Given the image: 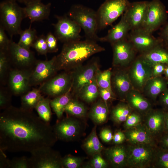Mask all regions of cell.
Masks as SVG:
<instances>
[{"label":"cell","mask_w":168,"mask_h":168,"mask_svg":"<svg viewBox=\"0 0 168 168\" xmlns=\"http://www.w3.org/2000/svg\"><path fill=\"white\" fill-rule=\"evenodd\" d=\"M126 68L133 89L142 93L146 83L152 77V66L139 54Z\"/></svg>","instance_id":"cell-7"},{"label":"cell","mask_w":168,"mask_h":168,"mask_svg":"<svg viewBox=\"0 0 168 168\" xmlns=\"http://www.w3.org/2000/svg\"><path fill=\"white\" fill-rule=\"evenodd\" d=\"M11 68L7 51L0 50V82L2 86L7 84L8 75Z\"/></svg>","instance_id":"cell-38"},{"label":"cell","mask_w":168,"mask_h":168,"mask_svg":"<svg viewBox=\"0 0 168 168\" xmlns=\"http://www.w3.org/2000/svg\"><path fill=\"white\" fill-rule=\"evenodd\" d=\"M149 2L141 1L130 3L123 15L131 30L141 28L147 11Z\"/></svg>","instance_id":"cell-19"},{"label":"cell","mask_w":168,"mask_h":168,"mask_svg":"<svg viewBox=\"0 0 168 168\" xmlns=\"http://www.w3.org/2000/svg\"><path fill=\"white\" fill-rule=\"evenodd\" d=\"M153 164L159 168H168V151L160 147L157 149Z\"/></svg>","instance_id":"cell-41"},{"label":"cell","mask_w":168,"mask_h":168,"mask_svg":"<svg viewBox=\"0 0 168 168\" xmlns=\"http://www.w3.org/2000/svg\"><path fill=\"white\" fill-rule=\"evenodd\" d=\"M145 96L142 92L133 89L127 94L125 100L133 110L145 116L152 109L151 102Z\"/></svg>","instance_id":"cell-22"},{"label":"cell","mask_w":168,"mask_h":168,"mask_svg":"<svg viewBox=\"0 0 168 168\" xmlns=\"http://www.w3.org/2000/svg\"><path fill=\"white\" fill-rule=\"evenodd\" d=\"M55 60L56 56L49 60H37L30 73V85L31 87L40 86L56 74L58 70Z\"/></svg>","instance_id":"cell-14"},{"label":"cell","mask_w":168,"mask_h":168,"mask_svg":"<svg viewBox=\"0 0 168 168\" xmlns=\"http://www.w3.org/2000/svg\"><path fill=\"white\" fill-rule=\"evenodd\" d=\"M16 2L24 4L26 5L30 3L37 2L41 1L42 0H15Z\"/></svg>","instance_id":"cell-58"},{"label":"cell","mask_w":168,"mask_h":168,"mask_svg":"<svg viewBox=\"0 0 168 168\" xmlns=\"http://www.w3.org/2000/svg\"><path fill=\"white\" fill-rule=\"evenodd\" d=\"M105 50L96 41L88 39L64 43L60 53L56 56L57 69L72 71L91 56Z\"/></svg>","instance_id":"cell-2"},{"label":"cell","mask_w":168,"mask_h":168,"mask_svg":"<svg viewBox=\"0 0 168 168\" xmlns=\"http://www.w3.org/2000/svg\"><path fill=\"white\" fill-rule=\"evenodd\" d=\"M96 126L92 128L90 133L84 140L82 147L86 153L92 156L95 154L101 153L104 147L100 141L96 134Z\"/></svg>","instance_id":"cell-29"},{"label":"cell","mask_w":168,"mask_h":168,"mask_svg":"<svg viewBox=\"0 0 168 168\" xmlns=\"http://www.w3.org/2000/svg\"><path fill=\"white\" fill-rule=\"evenodd\" d=\"M126 140V136L124 133L120 130L116 132L113 136V142L116 145L122 144Z\"/></svg>","instance_id":"cell-53"},{"label":"cell","mask_w":168,"mask_h":168,"mask_svg":"<svg viewBox=\"0 0 168 168\" xmlns=\"http://www.w3.org/2000/svg\"><path fill=\"white\" fill-rule=\"evenodd\" d=\"M57 139L53 127L33 111L12 105L0 115V149L11 152L52 147Z\"/></svg>","instance_id":"cell-1"},{"label":"cell","mask_w":168,"mask_h":168,"mask_svg":"<svg viewBox=\"0 0 168 168\" xmlns=\"http://www.w3.org/2000/svg\"><path fill=\"white\" fill-rule=\"evenodd\" d=\"M108 113L107 104L102 99L93 105L90 111L89 116L95 123L100 124L106 121Z\"/></svg>","instance_id":"cell-30"},{"label":"cell","mask_w":168,"mask_h":168,"mask_svg":"<svg viewBox=\"0 0 168 168\" xmlns=\"http://www.w3.org/2000/svg\"><path fill=\"white\" fill-rule=\"evenodd\" d=\"M168 81L162 76L152 77L145 84L142 93L153 101L167 88Z\"/></svg>","instance_id":"cell-26"},{"label":"cell","mask_w":168,"mask_h":168,"mask_svg":"<svg viewBox=\"0 0 168 168\" xmlns=\"http://www.w3.org/2000/svg\"><path fill=\"white\" fill-rule=\"evenodd\" d=\"M140 54L146 62L152 65L160 63L168 64V49L162 44Z\"/></svg>","instance_id":"cell-28"},{"label":"cell","mask_w":168,"mask_h":168,"mask_svg":"<svg viewBox=\"0 0 168 168\" xmlns=\"http://www.w3.org/2000/svg\"><path fill=\"white\" fill-rule=\"evenodd\" d=\"M99 95L96 76L82 88L78 96L83 100L87 103L94 101Z\"/></svg>","instance_id":"cell-33"},{"label":"cell","mask_w":168,"mask_h":168,"mask_svg":"<svg viewBox=\"0 0 168 168\" xmlns=\"http://www.w3.org/2000/svg\"><path fill=\"white\" fill-rule=\"evenodd\" d=\"M124 133L126 140L130 144H147L155 146L154 137L144 124L141 123L126 129Z\"/></svg>","instance_id":"cell-21"},{"label":"cell","mask_w":168,"mask_h":168,"mask_svg":"<svg viewBox=\"0 0 168 168\" xmlns=\"http://www.w3.org/2000/svg\"><path fill=\"white\" fill-rule=\"evenodd\" d=\"M9 168H31L30 158L25 156L14 158L10 160Z\"/></svg>","instance_id":"cell-46"},{"label":"cell","mask_w":168,"mask_h":168,"mask_svg":"<svg viewBox=\"0 0 168 168\" xmlns=\"http://www.w3.org/2000/svg\"><path fill=\"white\" fill-rule=\"evenodd\" d=\"M30 153L31 168H62V157L51 147H40Z\"/></svg>","instance_id":"cell-11"},{"label":"cell","mask_w":168,"mask_h":168,"mask_svg":"<svg viewBox=\"0 0 168 168\" xmlns=\"http://www.w3.org/2000/svg\"><path fill=\"white\" fill-rule=\"evenodd\" d=\"M105 153L109 163L114 168L127 166V147L120 144L106 149Z\"/></svg>","instance_id":"cell-27"},{"label":"cell","mask_w":168,"mask_h":168,"mask_svg":"<svg viewBox=\"0 0 168 168\" xmlns=\"http://www.w3.org/2000/svg\"><path fill=\"white\" fill-rule=\"evenodd\" d=\"M71 89L65 94L50 100L51 108L58 119L62 118L66 107L72 98L73 95Z\"/></svg>","instance_id":"cell-32"},{"label":"cell","mask_w":168,"mask_h":168,"mask_svg":"<svg viewBox=\"0 0 168 168\" xmlns=\"http://www.w3.org/2000/svg\"><path fill=\"white\" fill-rule=\"evenodd\" d=\"M53 127L57 139L65 142L74 140L81 132V125L77 120L71 116L60 119Z\"/></svg>","instance_id":"cell-16"},{"label":"cell","mask_w":168,"mask_h":168,"mask_svg":"<svg viewBox=\"0 0 168 168\" xmlns=\"http://www.w3.org/2000/svg\"><path fill=\"white\" fill-rule=\"evenodd\" d=\"M159 38L161 40L163 46L168 49V22L164 24Z\"/></svg>","instance_id":"cell-51"},{"label":"cell","mask_w":168,"mask_h":168,"mask_svg":"<svg viewBox=\"0 0 168 168\" xmlns=\"http://www.w3.org/2000/svg\"><path fill=\"white\" fill-rule=\"evenodd\" d=\"M50 100L49 98H44L43 96L35 109L40 118L48 124H50L52 115L50 105Z\"/></svg>","instance_id":"cell-35"},{"label":"cell","mask_w":168,"mask_h":168,"mask_svg":"<svg viewBox=\"0 0 168 168\" xmlns=\"http://www.w3.org/2000/svg\"><path fill=\"white\" fill-rule=\"evenodd\" d=\"M46 37L48 53L56 52L58 50L57 38L50 32L48 33Z\"/></svg>","instance_id":"cell-47"},{"label":"cell","mask_w":168,"mask_h":168,"mask_svg":"<svg viewBox=\"0 0 168 168\" xmlns=\"http://www.w3.org/2000/svg\"><path fill=\"white\" fill-rule=\"evenodd\" d=\"M67 15L75 21L84 31L86 39L99 41L96 11L80 4L72 6Z\"/></svg>","instance_id":"cell-3"},{"label":"cell","mask_w":168,"mask_h":168,"mask_svg":"<svg viewBox=\"0 0 168 168\" xmlns=\"http://www.w3.org/2000/svg\"><path fill=\"white\" fill-rule=\"evenodd\" d=\"M87 112L86 107L79 101L72 98L65 107V112L68 115L82 117L85 116Z\"/></svg>","instance_id":"cell-37"},{"label":"cell","mask_w":168,"mask_h":168,"mask_svg":"<svg viewBox=\"0 0 168 168\" xmlns=\"http://www.w3.org/2000/svg\"><path fill=\"white\" fill-rule=\"evenodd\" d=\"M98 90L99 95L107 104L108 100L115 99L116 97L113 91L109 89L98 87Z\"/></svg>","instance_id":"cell-49"},{"label":"cell","mask_w":168,"mask_h":168,"mask_svg":"<svg viewBox=\"0 0 168 168\" xmlns=\"http://www.w3.org/2000/svg\"><path fill=\"white\" fill-rule=\"evenodd\" d=\"M12 94L7 87H0V109L5 110L12 105Z\"/></svg>","instance_id":"cell-42"},{"label":"cell","mask_w":168,"mask_h":168,"mask_svg":"<svg viewBox=\"0 0 168 168\" xmlns=\"http://www.w3.org/2000/svg\"><path fill=\"white\" fill-rule=\"evenodd\" d=\"M164 110L165 127L164 133H168V109Z\"/></svg>","instance_id":"cell-57"},{"label":"cell","mask_w":168,"mask_h":168,"mask_svg":"<svg viewBox=\"0 0 168 168\" xmlns=\"http://www.w3.org/2000/svg\"><path fill=\"white\" fill-rule=\"evenodd\" d=\"M155 146L147 144H130L127 147V166L144 168L153 164L157 149Z\"/></svg>","instance_id":"cell-5"},{"label":"cell","mask_w":168,"mask_h":168,"mask_svg":"<svg viewBox=\"0 0 168 168\" xmlns=\"http://www.w3.org/2000/svg\"><path fill=\"white\" fill-rule=\"evenodd\" d=\"M164 74L165 77L168 81V64L166 65Z\"/></svg>","instance_id":"cell-59"},{"label":"cell","mask_w":168,"mask_h":168,"mask_svg":"<svg viewBox=\"0 0 168 168\" xmlns=\"http://www.w3.org/2000/svg\"><path fill=\"white\" fill-rule=\"evenodd\" d=\"M32 70L11 68L7 84L12 95L21 96L30 90V78Z\"/></svg>","instance_id":"cell-18"},{"label":"cell","mask_w":168,"mask_h":168,"mask_svg":"<svg viewBox=\"0 0 168 168\" xmlns=\"http://www.w3.org/2000/svg\"><path fill=\"white\" fill-rule=\"evenodd\" d=\"M101 140L105 142H109L113 139V135L111 130L108 128L103 129L100 134Z\"/></svg>","instance_id":"cell-52"},{"label":"cell","mask_w":168,"mask_h":168,"mask_svg":"<svg viewBox=\"0 0 168 168\" xmlns=\"http://www.w3.org/2000/svg\"><path fill=\"white\" fill-rule=\"evenodd\" d=\"M112 74V71L111 69L102 71L99 68L97 70L96 75L98 87L112 91L111 86Z\"/></svg>","instance_id":"cell-39"},{"label":"cell","mask_w":168,"mask_h":168,"mask_svg":"<svg viewBox=\"0 0 168 168\" xmlns=\"http://www.w3.org/2000/svg\"><path fill=\"white\" fill-rule=\"evenodd\" d=\"M130 30L129 26L123 14L119 21L108 31L106 35L99 37V41L112 44L127 38Z\"/></svg>","instance_id":"cell-25"},{"label":"cell","mask_w":168,"mask_h":168,"mask_svg":"<svg viewBox=\"0 0 168 168\" xmlns=\"http://www.w3.org/2000/svg\"><path fill=\"white\" fill-rule=\"evenodd\" d=\"M56 17L57 21L53 25L58 40L64 43L80 40L82 29L75 21L67 15Z\"/></svg>","instance_id":"cell-12"},{"label":"cell","mask_w":168,"mask_h":168,"mask_svg":"<svg viewBox=\"0 0 168 168\" xmlns=\"http://www.w3.org/2000/svg\"><path fill=\"white\" fill-rule=\"evenodd\" d=\"M99 69L98 63L95 60L72 70L71 90L73 95H78L83 87L94 77Z\"/></svg>","instance_id":"cell-15"},{"label":"cell","mask_w":168,"mask_h":168,"mask_svg":"<svg viewBox=\"0 0 168 168\" xmlns=\"http://www.w3.org/2000/svg\"><path fill=\"white\" fill-rule=\"evenodd\" d=\"M5 30L0 25V50L7 51L9 46L11 39H9L5 32Z\"/></svg>","instance_id":"cell-48"},{"label":"cell","mask_w":168,"mask_h":168,"mask_svg":"<svg viewBox=\"0 0 168 168\" xmlns=\"http://www.w3.org/2000/svg\"><path fill=\"white\" fill-rule=\"evenodd\" d=\"M4 151L0 149V168H9L10 160L7 158Z\"/></svg>","instance_id":"cell-55"},{"label":"cell","mask_w":168,"mask_h":168,"mask_svg":"<svg viewBox=\"0 0 168 168\" xmlns=\"http://www.w3.org/2000/svg\"><path fill=\"white\" fill-rule=\"evenodd\" d=\"M101 153H98L92 156L89 162L84 166L85 168H106L108 166V163L102 157Z\"/></svg>","instance_id":"cell-43"},{"label":"cell","mask_w":168,"mask_h":168,"mask_svg":"<svg viewBox=\"0 0 168 168\" xmlns=\"http://www.w3.org/2000/svg\"><path fill=\"white\" fill-rule=\"evenodd\" d=\"M167 14L166 7L160 0L149 2L145 18L141 28L150 33L165 24Z\"/></svg>","instance_id":"cell-10"},{"label":"cell","mask_w":168,"mask_h":168,"mask_svg":"<svg viewBox=\"0 0 168 168\" xmlns=\"http://www.w3.org/2000/svg\"><path fill=\"white\" fill-rule=\"evenodd\" d=\"M130 31L127 39L140 54L146 52L159 45H163L159 37L155 38L152 34L141 28Z\"/></svg>","instance_id":"cell-17"},{"label":"cell","mask_w":168,"mask_h":168,"mask_svg":"<svg viewBox=\"0 0 168 168\" xmlns=\"http://www.w3.org/2000/svg\"><path fill=\"white\" fill-rule=\"evenodd\" d=\"M112 71L111 86L116 96L125 100L128 92L133 89L126 68H116Z\"/></svg>","instance_id":"cell-20"},{"label":"cell","mask_w":168,"mask_h":168,"mask_svg":"<svg viewBox=\"0 0 168 168\" xmlns=\"http://www.w3.org/2000/svg\"><path fill=\"white\" fill-rule=\"evenodd\" d=\"M159 101L164 110L168 109V88L160 95Z\"/></svg>","instance_id":"cell-54"},{"label":"cell","mask_w":168,"mask_h":168,"mask_svg":"<svg viewBox=\"0 0 168 168\" xmlns=\"http://www.w3.org/2000/svg\"><path fill=\"white\" fill-rule=\"evenodd\" d=\"M7 52L11 68L31 70L37 60L30 49L21 47L12 39Z\"/></svg>","instance_id":"cell-9"},{"label":"cell","mask_w":168,"mask_h":168,"mask_svg":"<svg viewBox=\"0 0 168 168\" xmlns=\"http://www.w3.org/2000/svg\"><path fill=\"white\" fill-rule=\"evenodd\" d=\"M32 47L34 48L38 54L46 56L48 53V49L46 36L42 34L38 37L33 43Z\"/></svg>","instance_id":"cell-44"},{"label":"cell","mask_w":168,"mask_h":168,"mask_svg":"<svg viewBox=\"0 0 168 168\" xmlns=\"http://www.w3.org/2000/svg\"><path fill=\"white\" fill-rule=\"evenodd\" d=\"M51 4H44L41 1L37 2L26 5L23 7L25 18H29L31 24L35 22L48 18Z\"/></svg>","instance_id":"cell-24"},{"label":"cell","mask_w":168,"mask_h":168,"mask_svg":"<svg viewBox=\"0 0 168 168\" xmlns=\"http://www.w3.org/2000/svg\"><path fill=\"white\" fill-rule=\"evenodd\" d=\"M25 18L23 7L15 0H5L0 3V25L9 34L11 39L22 30L21 21Z\"/></svg>","instance_id":"cell-4"},{"label":"cell","mask_w":168,"mask_h":168,"mask_svg":"<svg viewBox=\"0 0 168 168\" xmlns=\"http://www.w3.org/2000/svg\"><path fill=\"white\" fill-rule=\"evenodd\" d=\"M39 88H34L21 96V106L23 110L33 111L43 96Z\"/></svg>","instance_id":"cell-31"},{"label":"cell","mask_w":168,"mask_h":168,"mask_svg":"<svg viewBox=\"0 0 168 168\" xmlns=\"http://www.w3.org/2000/svg\"><path fill=\"white\" fill-rule=\"evenodd\" d=\"M159 141L160 148L168 151V133H163Z\"/></svg>","instance_id":"cell-56"},{"label":"cell","mask_w":168,"mask_h":168,"mask_svg":"<svg viewBox=\"0 0 168 168\" xmlns=\"http://www.w3.org/2000/svg\"><path fill=\"white\" fill-rule=\"evenodd\" d=\"M133 111L127 103L121 102L113 109L111 113V119L117 124L124 123Z\"/></svg>","instance_id":"cell-34"},{"label":"cell","mask_w":168,"mask_h":168,"mask_svg":"<svg viewBox=\"0 0 168 168\" xmlns=\"http://www.w3.org/2000/svg\"><path fill=\"white\" fill-rule=\"evenodd\" d=\"M113 51V66L126 68L136 57L137 52L127 38L111 44Z\"/></svg>","instance_id":"cell-13"},{"label":"cell","mask_w":168,"mask_h":168,"mask_svg":"<svg viewBox=\"0 0 168 168\" xmlns=\"http://www.w3.org/2000/svg\"><path fill=\"white\" fill-rule=\"evenodd\" d=\"M142 116L140 114L133 110L124 122V127L126 129L142 123Z\"/></svg>","instance_id":"cell-45"},{"label":"cell","mask_w":168,"mask_h":168,"mask_svg":"<svg viewBox=\"0 0 168 168\" xmlns=\"http://www.w3.org/2000/svg\"><path fill=\"white\" fill-rule=\"evenodd\" d=\"M166 64L160 63L152 65V77L162 76L164 74Z\"/></svg>","instance_id":"cell-50"},{"label":"cell","mask_w":168,"mask_h":168,"mask_svg":"<svg viewBox=\"0 0 168 168\" xmlns=\"http://www.w3.org/2000/svg\"><path fill=\"white\" fill-rule=\"evenodd\" d=\"M165 110L152 109L145 116L144 124L151 134L154 136L160 135L164 130Z\"/></svg>","instance_id":"cell-23"},{"label":"cell","mask_w":168,"mask_h":168,"mask_svg":"<svg viewBox=\"0 0 168 168\" xmlns=\"http://www.w3.org/2000/svg\"><path fill=\"white\" fill-rule=\"evenodd\" d=\"M72 81V71H64L44 82L39 88L42 93L54 98L65 94L71 89Z\"/></svg>","instance_id":"cell-8"},{"label":"cell","mask_w":168,"mask_h":168,"mask_svg":"<svg viewBox=\"0 0 168 168\" xmlns=\"http://www.w3.org/2000/svg\"><path fill=\"white\" fill-rule=\"evenodd\" d=\"M130 2L128 0H107L96 11L98 30L111 25L122 15Z\"/></svg>","instance_id":"cell-6"},{"label":"cell","mask_w":168,"mask_h":168,"mask_svg":"<svg viewBox=\"0 0 168 168\" xmlns=\"http://www.w3.org/2000/svg\"><path fill=\"white\" fill-rule=\"evenodd\" d=\"M83 161V159L81 157L68 154L62 157V167L63 168H80L82 164Z\"/></svg>","instance_id":"cell-40"},{"label":"cell","mask_w":168,"mask_h":168,"mask_svg":"<svg viewBox=\"0 0 168 168\" xmlns=\"http://www.w3.org/2000/svg\"><path fill=\"white\" fill-rule=\"evenodd\" d=\"M20 38L18 44L22 47L30 49L31 47L38 37L37 32L30 26L29 28L22 30L19 34Z\"/></svg>","instance_id":"cell-36"}]
</instances>
